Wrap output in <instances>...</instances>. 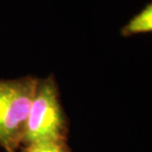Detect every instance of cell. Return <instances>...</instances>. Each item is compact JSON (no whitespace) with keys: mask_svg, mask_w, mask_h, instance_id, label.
Returning <instances> with one entry per match:
<instances>
[{"mask_svg":"<svg viewBox=\"0 0 152 152\" xmlns=\"http://www.w3.org/2000/svg\"><path fill=\"white\" fill-rule=\"evenodd\" d=\"M23 152H72L68 141H41L25 145Z\"/></svg>","mask_w":152,"mask_h":152,"instance_id":"4","label":"cell"},{"mask_svg":"<svg viewBox=\"0 0 152 152\" xmlns=\"http://www.w3.org/2000/svg\"><path fill=\"white\" fill-rule=\"evenodd\" d=\"M38 77L0 80V146L16 152L22 146Z\"/></svg>","mask_w":152,"mask_h":152,"instance_id":"2","label":"cell"},{"mask_svg":"<svg viewBox=\"0 0 152 152\" xmlns=\"http://www.w3.org/2000/svg\"><path fill=\"white\" fill-rule=\"evenodd\" d=\"M69 120L54 75L38 77L22 145L41 141H68Z\"/></svg>","mask_w":152,"mask_h":152,"instance_id":"1","label":"cell"},{"mask_svg":"<svg viewBox=\"0 0 152 152\" xmlns=\"http://www.w3.org/2000/svg\"><path fill=\"white\" fill-rule=\"evenodd\" d=\"M120 34L124 37L152 34V1L123 26Z\"/></svg>","mask_w":152,"mask_h":152,"instance_id":"3","label":"cell"}]
</instances>
